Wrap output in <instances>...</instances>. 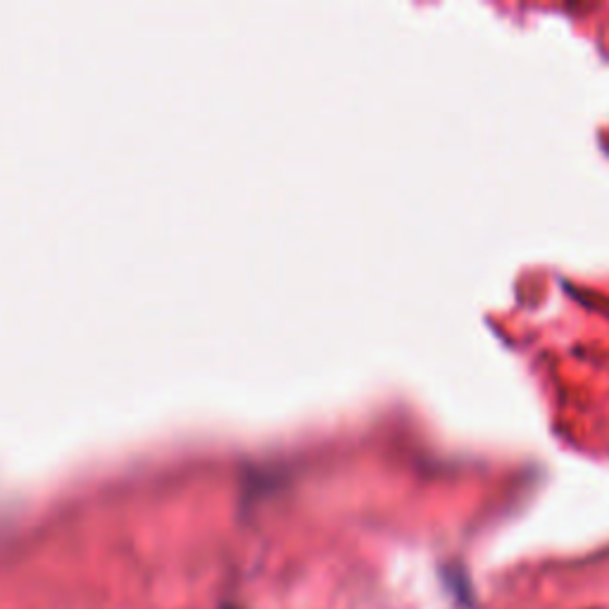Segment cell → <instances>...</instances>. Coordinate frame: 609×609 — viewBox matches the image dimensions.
Segmentation results:
<instances>
[{
	"mask_svg": "<svg viewBox=\"0 0 609 609\" xmlns=\"http://www.w3.org/2000/svg\"><path fill=\"white\" fill-rule=\"evenodd\" d=\"M226 609H229V607H226Z\"/></svg>",
	"mask_w": 609,
	"mask_h": 609,
	"instance_id": "cell-1",
	"label": "cell"
}]
</instances>
